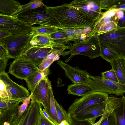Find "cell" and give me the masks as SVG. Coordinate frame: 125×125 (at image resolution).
<instances>
[{
	"label": "cell",
	"mask_w": 125,
	"mask_h": 125,
	"mask_svg": "<svg viewBox=\"0 0 125 125\" xmlns=\"http://www.w3.org/2000/svg\"><path fill=\"white\" fill-rule=\"evenodd\" d=\"M46 12L52 19L55 27L92 28L95 21L71 7L67 3L56 6H46Z\"/></svg>",
	"instance_id": "cell-1"
},
{
	"label": "cell",
	"mask_w": 125,
	"mask_h": 125,
	"mask_svg": "<svg viewBox=\"0 0 125 125\" xmlns=\"http://www.w3.org/2000/svg\"><path fill=\"white\" fill-rule=\"evenodd\" d=\"M42 105L37 100L31 99L25 111L21 115L18 113V105L9 110L6 121L10 125H39L40 109Z\"/></svg>",
	"instance_id": "cell-2"
},
{
	"label": "cell",
	"mask_w": 125,
	"mask_h": 125,
	"mask_svg": "<svg viewBox=\"0 0 125 125\" xmlns=\"http://www.w3.org/2000/svg\"><path fill=\"white\" fill-rule=\"evenodd\" d=\"M68 51H64L62 55L65 56L70 54L66 60L68 62L75 55H81L94 59L100 56V49L99 36L97 34L84 42L74 43Z\"/></svg>",
	"instance_id": "cell-3"
},
{
	"label": "cell",
	"mask_w": 125,
	"mask_h": 125,
	"mask_svg": "<svg viewBox=\"0 0 125 125\" xmlns=\"http://www.w3.org/2000/svg\"><path fill=\"white\" fill-rule=\"evenodd\" d=\"M98 36L100 42L115 51L125 59V27H118Z\"/></svg>",
	"instance_id": "cell-4"
},
{
	"label": "cell",
	"mask_w": 125,
	"mask_h": 125,
	"mask_svg": "<svg viewBox=\"0 0 125 125\" xmlns=\"http://www.w3.org/2000/svg\"><path fill=\"white\" fill-rule=\"evenodd\" d=\"M32 36L30 33L12 35L0 39V43L5 46L10 58L15 59L28 47Z\"/></svg>",
	"instance_id": "cell-5"
},
{
	"label": "cell",
	"mask_w": 125,
	"mask_h": 125,
	"mask_svg": "<svg viewBox=\"0 0 125 125\" xmlns=\"http://www.w3.org/2000/svg\"><path fill=\"white\" fill-rule=\"evenodd\" d=\"M87 83L91 85L94 92L122 96L125 93V85L107 80L99 76H92L89 74Z\"/></svg>",
	"instance_id": "cell-6"
},
{
	"label": "cell",
	"mask_w": 125,
	"mask_h": 125,
	"mask_svg": "<svg viewBox=\"0 0 125 125\" xmlns=\"http://www.w3.org/2000/svg\"><path fill=\"white\" fill-rule=\"evenodd\" d=\"M109 95L104 93L94 92L79 98L76 99L68 109V113L74 116L92 105L105 102Z\"/></svg>",
	"instance_id": "cell-7"
},
{
	"label": "cell",
	"mask_w": 125,
	"mask_h": 125,
	"mask_svg": "<svg viewBox=\"0 0 125 125\" xmlns=\"http://www.w3.org/2000/svg\"><path fill=\"white\" fill-rule=\"evenodd\" d=\"M33 27L19 19L16 15L8 16L0 14V30L12 35L30 33Z\"/></svg>",
	"instance_id": "cell-8"
},
{
	"label": "cell",
	"mask_w": 125,
	"mask_h": 125,
	"mask_svg": "<svg viewBox=\"0 0 125 125\" xmlns=\"http://www.w3.org/2000/svg\"><path fill=\"white\" fill-rule=\"evenodd\" d=\"M46 6L39 7L16 15L19 19L32 26L35 24H37L55 27L52 25V19L46 12Z\"/></svg>",
	"instance_id": "cell-9"
},
{
	"label": "cell",
	"mask_w": 125,
	"mask_h": 125,
	"mask_svg": "<svg viewBox=\"0 0 125 125\" xmlns=\"http://www.w3.org/2000/svg\"><path fill=\"white\" fill-rule=\"evenodd\" d=\"M39 70L31 62L20 57L10 64L8 73L17 78L25 80Z\"/></svg>",
	"instance_id": "cell-10"
},
{
	"label": "cell",
	"mask_w": 125,
	"mask_h": 125,
	"mask_svg": "<svg viewBox=\"0 0 125 125\" xmlns=\"http://www.w3.org/2000/svg\"><path fill=\"white\" fill-rule=\"evenodd\" d=\"M101 0H74L69 4L72 7L95 21L103 12Z\"/></svg>",
	"instance_id": "cell-11"
},
{
	"label": "cell",
	"mask_w": 125,
	"mask_h": 125,
	"mask_svg": "<svg viewBox=\"0 0 125 125\" xmlns=\"http://www.w3.org/2000/svg\"><path fill=\"white\" fill-rule=\"evenodd\" d=\"M52 87L51 83L47 76L39 82L31 93V99H35L40 103L49 115L50 90Z\"/></svg>",
	"instance_id": "cell-12"
},
{
	"label": "cell",
	"mask_w": 125,
	"mask_h": 125,
	"mask_svg": "<svg viewBox=\"0 0 125 125\" xmlns=\"http://www.w3.org/2000/svg\"><path fill=\"white\" fill-rule=\"evenodd\" d=\"M53 49L52 47L31 46L29 45L20 57L30 61L38 66L44 58L51 52Z\"/></svg>",
	"instance_id": "cell-13"
},
{
	"label": "cell",
	"mask_w": 125,
	"mask_h": 125,
	"mask_svg": "<svg viewBox=\"0 0 125 125\" xmlns=\"http://www.w3.org/2000/svg\"><path fill=\"white\" fill-rule=\"evenodd\" d=\"M57 64L64 71L65 74L74 83L87 82L89 73L86 70L72 66L59 60Z\"/></svg>",
	"instance_id": "cell-14"
},
{
	"label": "cell",
	"mask_w": 125,
	"mask_h": 125,
	"mask_svg": "<svg viewBox=\"0 0 125 125\" xmlns=\"http://www.w3.org/2000/svg\"><path fill=\"white\" fill-rule=\"evenodd\" d=\"M105 101L90 106L73 116L79 121H95L96 118L102 116L104 112L105 107Z\"/></svg>",
	"instance_id": "cell-15"
},
{
	"label": "cell",
	"mask_w": 125,
	"mask_h": 125,
	"mask_svg": "<svg viewBox=\"0 0 125 125\" xmlns=\"http://www.w3.org/2000/svg\"><path fill=\"white\" fill-rule=\"evenodd\" d=\"M0 79L4 83L14 98L25 99L30 95L29 91L26 88L12 81L7 73L5 72L0 74Z\"/></svg>",
	"instance_id": "cell-16"
},
{
	"label": "cell",
	"mask_w": 125,
	"mask_h": 125,
	"mask_svg": "<svg viewBox=\"0 0 125 125\" xmlns=\"http://www.w3.org/2000/svg\"><path fill=\"white\" fill-rule=\"evenodd\" d=\"M59 29L68 36L74 38L75 41L74 43L84 42L95 34H93L92 33L93 29L90 28H59Z\"/></svg>",
	"instance_id": "cell-17"
},
{
	"label": "cell",
	"mask_w": 125,
	"mask_h": 125,
	"mask_svg": "<svg viewBox=\"0 0 125 125\" xmlns=\"http://www.w3.org/2000/svg\"><path fill=\"white\" fill-rule=\"evenodd\" d=\"M119 10L111 9L103 12L95 21L92 30V33L94 34H96V31L101 26L108 22L113 21L116 22L117 23L116 14Z\"/></svg>",
	"instance_id": "cell-18"
},
{
	"label": "cell",
	"mask_w": 125,
	"mask_h": 125,
	"mask_svg": "<svg viewBox=\"0 0 125 125\" xmlns=\"http://www.w3.org/2000/svg\"><path fill=\"white\" fill-rule=\"evenodd\" d=\"M67 91L69 94L82 97L94 92L91 86L87 82L70 84L68 86Z\"/></svg>",
	"instance_id": "cell-19"
},
{
	"label": "cell",
	"mask_w": 125,
	"mask_h": 125,
	"mask_svg": "<svg viewBox=\"0 0 125 125\" xmlns=\"http://www.w3.org/2000/svg\"><path fill=\"white\" fill-rule=\"evenodd\" d=\"M54 41L55 44L53 48L61 49L66 48L69 49L70 46L66 45L69 42H75V40L73 37L69 36L61 30L49 35Z\"/></svg>",
	"instance_id": "cell-20"
},
{
	"label": "cell",
	"mask_w": 125,
	"mask_h": 125,
	"mask_svg": "<svg viewBox=\"0 0 125 125\" xmlns=\"http://www.w3.org/2000/svg\"><path fill=\"white\" fill-rule=\"evenodd\" d=\"M49 67L43 70H38L25 80L31 93L39 82L50 74Z\"/></svg>",
	"instance_id": "cell-21"
},
{
	"label": "cell",
	"mask_w": 125,
	"mask_h": 125,
	"mask_svg": "<svg viewBox=\"0 0 125 125\" xmlns=\"http://www.w3.org/2000/svg\"><path fill=\"white\" fill-rule=\"evenodd\" d=\"M19 1L14 0H0V11L4 15L12 16L21 6Z\"/></svg>",
	"instance_id": "cell-22"
},
{
	"label": "cell",
	"mask_w": 125,
	"mask_h": 125,
	"mask_svg": "<svg viewBox=\"0 0 125 125\" xmlns=\"http://www.w3.org/2000/svg\"><path fill=\"white\" fill-rule=\"evenodd\" d=\"M117 78L118 82L125 85V59L119 58L110 62Z\"/></svg>",
	"instance_id": "cell-23"
},
{
	"label": "cell",
	"mask_w": 125,
	"mask_h": 125,
	"mask_svg": "<svg viewBox=\"0 0 125 125\" xmlns=\"http://www.w3.org/2000/svg\"><path fill=\"white\" fill-rule=\"evenodd\" d=\"M55 44L49 35L38 34L32 36L29 43V46L40 47H52Z\"/></svg>",
	"instance_id": "cell-24"
},
{
	"label": "cell",
	"mask_w": 125,
	"mask_h": 125,
	"mask_svg": "<svg viewBox=\"0 0 125 125\" xmlns=\"http://www.w3.org/2000/svg\"><path fill=\"white\" fill-rule=\"evenodd\" d=\"M117 125H125V97H120L119 103L115 110Z\"/></svg>",
	"instance_id": "cell-25"
},
{
	"label": "cell",
	"mask_w": 125,
	"mask_h": 125,
	"mask_svg": "<svg viewBox=\"0 0 125 125\" xmlns=\"http://www.w3.org/2000/svg\"><path fill=\"white\" fill-rule=\"evenodd\" d=\"M100 56L107 62L110 63L112 61L117 59H124L115 51L100 42Z\"/></svg>",
	"instance_id": "cell-26"
},
{
	"label": "cell",
	"mask_w": 125,
	"mask_h": 125,
	"mask_svg": "<svg viewBox=\"0 0 125 125\" xmlns=\"http://www.w3.org/2000/svg\"><path fill=\"white\" fill-rule=\"evenodd\" d=\"M46 6L42 0H32L28 3L22 5L18 10L12 15H15L39 7Z\"/></svg>",
	"instance_id": "cell-27"
},
{
	"label": "cell",
	"mask_w": 125,
	"mask_h": 125,
	"mask_svg": "<svg viewBox=\"0 0 125 125\" xmlns=\"http://www.w3.org/2000/svg\"><path fill=\"white\" fill-rule=\"evenodd\" d=\"M59 29L55 27L40 25L37 27H33L30 34L32 36L38 34L49 35L58 31L59 30Z\"/></svg>",
	"instance_id": "cell-28"
},
{
	"label": "cell",
	"mask_w": 125,
	"mask_h": 125,
	"mask_svg": "<svg viewBox=\"0 0 125 125\" xmlns=\"http://www.w3.org/2000/svg\"><path fill=\"white\" fill-rule=\"evenodd\" d=\"M24 99L21 98H12L11 99L0 100L1 109L10 110L15 108L21 102H23Z\"/></svg>",
	"instance_id": "cell-29"
},
{
	"label": "cell",
	"mask_w": 125,
	"mask_h": 125,
	"mask_svg": "<svg viewBox=\"0 0 125 125\" xmlns=\"http://www.w3.org/2000/svg\"><path fill=\"white\" fill-rule=\"evenodd\" d=\"M50 104L49 108V115L57 125H58L55 101V98L53 94L52 87L50 89Z\"/></svg>",
	"instance_id": "cell-30"
},
{
	"label": "cell",
	"mask_w": 125,
	"mask_h": 125,
	"mask_svg": "<svg viewBox=\"0 0 125 125\" xmlns=\"http://www.w3.org/2000/svg\"><path fill=\"white\" fill-rule=\"evenodd\" d=\"M55 101L58 125L63 121L68 120L67 113L62 106L59 104L55 99Z\"/></svg>",
	"instance_id": "cell-31"
},
{
	"label": "cell",
	"mask_w": 125,
	"mask_h": 125,
	"mask_svg": "<svg viewBox=\"0 0 125 125\" xmlns=\"http://www.w3.org/2000/svg\"><path fill=\"white\" fill-rule=\"evenodd\" d=\"M118 27L116 22L111 21L101 26L96 31V34L98 35L103 34L115 29Z\"/></svg>",
	"instance_id": "cell-32"
},
{
	"label": "cell",
	"mask_w": 125,
	"mask_h": 125,
	"mask_svg": "<svg viewBox=\"0 0 125 125\" xmlns=\"http://www.w3.org/2000/svg\"><path fill=\"white\" fill-rule=\"evenodd\" d=\"M12 98H14L10 91L3 81L0 79V100Z\"/></svg>",
	"instance_id": "cell-33"
},
{
	"label": "cell",
	"mask_w": 125,
	"mask_h": 125,
	"mask_svg": "<svg viewBox=\"0 0 125 125\" xmlns=\"http://www.w3.org/2000/svg\"><path fill=\"white\" fill-rule=\"evenodd\" d=\"M68 121L69 125H93L95 121L93 120L79 121L76 119L72 115L67 113Z\"/></svg>",
	"instance_id": "cell-34"
},
{
	"label": "cell",
	"mask_w": 125,
	"mask_h": 125,
	"mask_svg": "<svg viewBox=\"0 0 125 125\" xmlns=\"http://www.w3.org/2000/svg\"><path fill=\"white\" fill-rule=\"evenodd\" d=\"M122 1V0H101V9L106 11L108 10L113 6L119 4Z\"/></svg>",
	"instance_id": "cell-35"
},
{
	"label": "cell",
	"mask_w": 125,
	"mask_h": 125,
	"mask_svg": "<svg viewBox=\"0 0 125 125\" xmlns=\"http://www.w3.org/2000/svg\"><path fill=\"white\" fill-rule=\"evenodd\" d=\"M66 49L65 48L56 49L53 48L51 52L45 58L53 62L58 60L60 58L59 56L62 55V53Z\"/></svg>",
	"instance_id": "cell-36"
},
{
	"label": "cell",
	"mask_w": 125,
	"mask_h": 125,
	"mask_svg": "<svg viewBox=\"0 0 125 125\" xmlns=\"http://www.w3.org/2000/svg\"><path fill=\"white\" fill-rule=\"evenodd\" d=\"M100 125H117L115 111L106 116L101 121Z\"/></svg>",
	"instance_id": "cell-37"
},
{
	"label": "cell",
	"mask_w": 125,
	"mask_h": 125,
	"mask_svg": "<svg viewBox=\"0 0 125 125\" xmlns=\"http://www.w3.org/2000/svg\"><path fill=\"white\" fill-rule=\"evenodd\" d=\"M101 74L102 77L104 79L118 83L116 74L112 69L110 70L102 72Z\"/></svg>",
	"instance_id": "cell-38"
},
{
	"label": "cell",
	"mask_w": 125,
	"mask_h": 125,
	"mask_svg": "<svg viewBox=\"0 0 125 125\" xmlns=\"http://www.w3.org/2000/svg\"><path fill=\"white\" fill-rule=\"evenodd\" d=\"M31 94L29 96L24 99L22 104L18 107V113L19 115H21L22 114L27 108L30 102L31 98Z\"/></svg>",
	"instance_id": "cell-39"
},
{
	"label": "cell",
	"mask_w": 125,
	"mask_h": 125,
	"mask_svg": "<svg viewBox=\"0 0 125 125\" xmlns=\"http://www.w3.org/2000/svg\"><path fill=\"white\" fill-rule=\"evenodd\" d=\"M114 107L111 105L108 104H106L104 111L101 118L97 122L94 124L93 125H100L104 118L107 115L114 111Z\"/></svg>",
	"instance_id": "cell-40"
},
{
	"label": "cell",
	"mask_w": 125,
	"mask_h": 125,
	"mask_svg": "<svg viewBox=\"0 0 125 125\" xmlns=\"http://www.w3.org/2000/svg\"><path fill=\"white\" fill-rule=\"evenodd\" d=\"M10 58L8 51L5 46L0 43V59Z\"/></svg>",
	"instance_id": "cell-41"
},
{
	"label": "cell",
	"mask_w": 125,
	"mask_h": 125,
	"mask_svg": "<svg viewBox=\"0 0 125 125\" xmlns=\"http://www.w3.org/2000/svg\"><path fill=\"white\" fill-rule=\"evenodd\" d=\"M40 114L39 125H54L49 121L44 115L42 107L40 109Z\"/></svg>",
	"instance_id": "cell-42"
},
{
	"label": "cell",
	"mask_w": 125,
	"mask_h": 125,
	"mask_svg": "<svg viewBox=\"0 0 125 125\" xmlns=\"http://www.w3.org/2000/svg\"><path fill=\"white\" fill-rule=\"evenodd\" d=\"M8 59H0V74L5 72Z\"/></svg>",
	"instance_id": "cell-43"
},
{
	"label": "cell",
	"mask_w": 125,
	"mask_h": 125,
	"mask_svg": "<svg viewBox=\"0 0 125 125\" xmlns=\"http://www.w3.org/2000/svg\"><path fill=\"white\" fill-rule=\"evenodd\" d=\"M117 25L118 27H125V9H124V15L123 17L118 21Z\"/></svg>",
	"instance_id": "cell-44"
},
{
	"label": "cell",
	"mask_w": 125,
	"mask_h": 125,
	"mask_svg": "<svg viewBox=\"0 0 125 125\" xmlns=\"http://www.w3.org/2000/svg\"><path fill=\"white\" fill-rule=\"evenodd\" d=\"M12 35L11 33L7 31L0 30V39L7 37Z\"/></svg>",
	"instance_id": "cell-45"
},
{
	"label": "cell",
	"mask_w": 125,
	"mask_h": 125,
	"mask_svg": "<svg viewBox=\"0 0 125 125\" xmlns=\"http://www.w3.org/2000/svg\"><path fill=\"white\" fill-rule=\"evenodd\" d=\"M58 125H69L68 120H64L62 121Z\"/></svg>",
	"instance_id": "cell-46"
},
{
	"label": "cell",
	"mask_w": 125,
	"mask_h": 125,
	"mask_svg": "<svg viewBox=\"0 0 125 125\" xmlns=\"http://www.w3.org/2000/svg\"><path fill=\"white\" fill-rule=\"evenodd\" d=\"M3 125H10V124L7 121H5L3 124Z\"/></svg>",
	"instance_id": "cell-47"
}]
</instances>
